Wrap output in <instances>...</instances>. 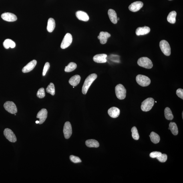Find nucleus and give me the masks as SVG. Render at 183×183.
<instances>
[{
  "label": "nucleus",
  "instance_id": "5",
  "mask_svg": "<svg viewBox=\"0 0 183 183\" xmlns=\"http://www.w3.org/2000/svg\"><path fill=\"white\" fill-rule=\"evenodd\" d=\"M136 80L138 85L144 87L148 86L151 82L150 79L148 77L142 75H137Z\"/></svg>",
  "mask_w": 183,
  "mask_h": 183
},
{
  "label": "nucleus",
  "instance_id": "4",
  "mask_svg": "<svg viewBox=\"0 0 183 183\" xmlns=\"http://www.w3.org/2000/svg\"><path fill=\"white\" fill-rule=\"evenodd\" d=\"M139 66L147 69H150L153 67V63L151 60L147 57H142L137 61Z\"/></svg>",
  "mask_w": 183,
  "mask_h": 183
},
{
  "label": "nucleus",
  "instance_id": "40",
  "mask_svg": "<svg viewBox=\"0 0 183 183\" xmlns=\"http://www.w3.org/2000/svg\"><path fill=\"white\" fill-rule=\"evenodd\" d=\"M183 113L182 112V118H183Z\"/></svg>",
  "mask_w": 183,
  "mask_h": 183
},
{
  "label": "nucleus",
  "instance_id": "41",
  "mask_svg": "<svg viewBox=\"0 0 183 183\" xmlns=\"http://www.w3.org/2000/svg\"><path fill=\"white\" fill-rule=\"evenodd\" d=\"M169 1H172V0H169Z\"/></svg>",
  "mask_w": 183,
  "mask_h": 183
},
{
  "label": "nucleus",
  "instance_id": "27",
  "mask_svg": "<svg viewBox=\"0 0 183 183\" xmlns=\"http://www.w3.org/2000/svg\"><path fill=\"white\" fill-rule=\"evenodd\" d=\"M169 130H170L173 134L177 135L178 134V131L177 126L175 123L171 122L169 125Z\"/></svg>",
  "mask_w": 183,
  "mask_h": 183
},
{
  "label": "nucleus",
  "instance_id": "42",
  "mask_svg": "<svg viewBox=\"0 0 183 183\" xmlns=\"http://www.w3.org/2000/svg\"><path fill=\"white\" fill-rule=\"evenodd\" d=\"M15 115H16V114H15Z\"/></svg>",
  "mask_w": 183,
  "mask_h": 183
},
{
  "label": "nucleus",
  "instance_id": "37",
  "mask_svg": "<svg viewBox=\"0 0 183 183\" xmlns=\"http://www.w3.org/2000/svg\"><path fill=\"white\" fill-rule=\"evenodd\" d=\"M176 93L178 96L183 99V89H177Z\"/></svg>",
  "mask_w": 183,
  "mask_h": 183
},
{
  "label": "nucleus",
  "instance_id": "34",
  "mask_svg": "<svg viewBox=\"0 0 183 183\" xmlns=\"http://www.w3.org/2000/svg\"><path fill=\"white\" fill-rule=\"evenodd\" d=\"M167 155L166 154H162L158 158H156L158 160L161 162H166L167 160Z\"/></svg>",
  "mask_w": 183,
  "mask_h": 183
},
{
  "label": "nucleus",
  "instance_id": "30",
  "mask_svg": "<svg viewBox=\"0 0 183 183\" xmlns=\"http://www.w3.org/2000/svg\"><path fill=\"white\" fill-rule=\"evenodd\" d=\"M47 93H50L51 95H54L55 94V87L54 84L52 83H50L46 89Z\"/></svg>",
  "mask_w": 183,
  "mask_h": 183
},
{
  "label": "nucleus",
  "instance_id": "7",
  "mask_svg": "<svg viewBox=\"0 0 183 183\" xmlns=\"http://www.w3.org/2000/svg\"><path fill=\"white\" fill-rule=\"evenodd\" d=\"M3 106L5 110L11 114H15L17 112L16 105L12 101H7L4 104Z\"/></svg>",
  "mask_w": 183,
  "mask_h": 183
},
{
  "label": "nucleus",
  "instance_id": "36",
  "mask_svg": "<svg viewBox=\"0 0 183 183\" xmlns=\"http://www.w3.org/2000/svg\"><path fill=\"white\" fill-rule=\"evenodd\" d=\"M50 67V65L49 63L47 62L45 63V66L44 67L43 72V76H45V75L47 71H48Z\"/></svg>",
  "mask_w": 183,
  "mask_h": 183
},
{
  "label": "nucleus",
  "instance_id": "6",
  "mask_svg": "<svg viewBox=\"0 0 183 183\" xmlns=\"http://www.w3.org/2000/svg\"><path fill=\"white\" fill-rule=\"evenodd\" d=\"M160 46L161 50L165 55L169 56L171 55V47L168 41L164 40L161 41L160 43Z\"/></svg>",
  "mask_w": 183,
  "mask_h": 183
},
{
  "label": "nucleus",
  "instance_id": "2",
  "mask_svg": "<svg viewBox=\"0 0 183 183\" xmlns=\"http://www.w3.org/2000/svg\"><path fill=\"white\" fill-rule=\"evenodd\" d=\"M155 103L154 99L148 98L143 101L141 106V108L144 112H148L152 109Z\"/></svg>",
  "mask_w": 183,
  "mask_h": 183
},
{
  "label": "nucleus",
  "instance_id": "32",
  "mask_svg": "<svg viewBox=\"0 0 183 183\" xmlns=\"http://www.w3.org/2000/svg\"><path fill=\"white\" fill-rule=\"evenodd\" d=\"M37 96L39 98H43L45 96V89L42 87L39 89L37 93Z\"/></svg>",
  "mask_w": 183,
  "mask_h": 183
},
{
  "label": "nucleus",
  "instance_id": "22",
  "mask_svg": "<svg viewBox=\"0 0 183 183\" xmlns=\"http://www.w3.org/2000/svg\"><path fill=\"white\" fill-rule=\"evenodd\" d=\"M55 22L54 19L52 18H50L47 22V31L49 32H52L55 27Z\"/></svg>",
  "mask_w": 183,
  "mask_h": 183
},
{
  "label": "nucleus",
  "instance_id": "25",
  "mask_svg": "<svg viewBox=\"0 0 183 183\" xmlns=\"http://www.w3.org/2000/svg\"><path fill=\"white\" fill-rule=\"evenodd\" d=\"M177 13L176 11H172L170 12L167 17V21L169 23L174 24L176 21V17Z\"/></svg>",
  "mask_w": 183,
  "mask_h": 183
},
{
  "label": "nucleus",
  "instance_id": "23",
  "mask_svg": "<svg viewBox=\"0 0 183 183\" xmlns=\"http://www.w3.org/2000/svg\"><path fill=\"white\" fill-rule=\"evenodd\" d=\"M3 47L6 49H8L9 47L14 48L16 46V44L11 39H6L3 43Z\"/></svg>",
  "mask_w": 183,
  "mask_h": 183
},
{
  "label": "nucleus",
  "instance_id": "17",
  "mask_svg": "<svg viewBox=\"0 0 183 183\" xmlns=\"http://www.w3.org/2000/svg\"><path fill=\"white\" fill-rule=\"evenodd\" d=\"M76 15L79 20L84 21H87L89 20V16L85 12L81 11H77L76 13Z\"/></svg>",
  "mask_w": 183,
  "mask_h": 183
},
{
  "label": "nucleus",
  "instance_id": "35",
  "mask_svg": "<svg viewBox=\"0 0 183 183\" xmlns=\"http://www.w3.org/2000/svg\"><path fill=\"white\" fill-rule=\"evenodd\" d=\"M162 154V153L155 151V152L151 153L150 154V156L152 158H156L160 156Z\"/></svg>",
  "mask_w": 183,
  "mask_h": 183
},
{
  "label": "nucleus",
  "instance_id": "33",
  "mask_svg": "<svg viewBox=\"0 0 183 183\" xmlns=\"http://www.w3.org/2000/svg\"><path fill=\"white\" fill-rule=\"evenodd\" d=\"M69 159L71 162L74 163H78L81 162V161L80 158L74 155H71L69 157Z\"/></svg>",
  "mask_w": 183,
  "mask_h": 183
},
{
  "label": "nucleus",
  "instance_id": "38",
  "mask_svg": "<svg viewBox=\"0 0 183 183\" xmlns=\"http://www.w3.org/2000/svg\"><path fill=\"white\" fill-rule=\"evenodd\" d=\"M39 121H36V124H39Z\"/></svg>",
  "mask_w": 183,
  "mask_h": 183
},
{
  "label": "nucleus",
  "instance_id": "26",
  "mask_svg": "<svg viewBox=\"0 0 183 183\" xmlns=\"http://www.w3.org/2000/svg\"><path fill=\"white\" fill-rule=\"evenodd\" d=\"M149 137H150L151 142L155 144H158L160 142V136L154 132H151L150 135H149Z\"/></svg>",
  "mask_w": 183,
  "mask_h": 183
},
{
  "label": "nucleus",
  "instance_id": "10",
  "mask_svg": "<svg viewBox=\"0 0 183 183\" xmlns=\"http://www.w3.org/2000/svg\"><path fill=\"white\" fill-rule=\"evenodd\" d=\"M63 132L65 138L66 139L70 138L72 134V128L71 123L69 121L65 122L63 127Z\"/></svg>",
  "mask_w": 183,
  "mask_h": 183
},
{
  "label": "nucleus",
  "instance_id": "28",
  "mask_svg": "<svg viewBox=\"0 0 183 183\" xmlns=\"http://www.w3.org/2000/svg\"><path fill=\"white\" fill-rule=\"evenodd\" d=\"M164 115L166 118L168 120H172L174 118L173 115L171 110L169 108L166 107L164 110Z\"/></svg>",
  "mask_w": 183,
  "mask_h": 183
},
{
  "label": "nucleus",
  "instance_id": "14",
  "mask_svg": "<svg viewBox=\"0 0 183 183\" xmlns=\"http://www.w3.org/2000/svg\"><path fill=\"white\" fill-rule=\"evenodd\" d=\"M37 63V61L35 60L31 61L23 67L22 72L23 73H27L32 71L36 65Z\"/></svg>",
  "mask_w": 183,
  "mask_h": 183
},
{
  "label": "nucleus",
  "instance_id": "18",
  "mask_svg": "<svg viewBox=\"0 0 183 183\" xmlns=\"http://www.w3.org/2000/svg\"><path fill=\"white\" fill-rule=\"evenodd\" d=\"M108 113L111 117L113 118H116L120 115V110L116 107H112L109 109Z\"/></svg>",
  "mask_w": 183,
  "mask_h": 183
},
{
  "label": "nucleus",
  "instance_id": "29",
  "mask_svg": "<svg viewBox=\"0 0 183 183\" xmlns=\"http://www.w3.org/2000/svg\"><path fill=\"white\" fill-rule=\"evenodd\" d=\"M77 67L76 63H74L71 62L69 63L67 66L65 67V72H72Z\"/></svg>",
  "mask_w": 183,
  "mask_h": 183
},
{
  "label": "nucleus",
  "instance_id": "24",
  "mask_svg": "<svg viewBox=\"0 0 183 183\" xmlns=\"http://www.w3.org/2000/svg\"><path fill=\"white\" fill-rule=\"evenodd\" d=\"M85 144L89 148H98L99 146V143L94 140H87L85 142Z\"/></svg>",
  "mask_w": 183,
  "mask_h": 183
},
{
  "label": "nucleus",
  "instance_id": "3",
  "mask_svg": "<svg viewBox=\"0 0 183 183\" xmlns=\"http://www.w3.org/2000/svg\"><path fill=\"white\" fill-rule=\"evenodd\" d=\"M115 91L117 98L122 100L126 98L127 91L124 85L121 84L117 85L115 87Z\"/></svg>",
  "mask_w": 183,
  "mask_h": 183
},
{
  "label": "nucleus",
  "instance_id": "39",
  "mask_svg": "<svg viewBox=\"0 0 183 183\" xmlns=\"http://www.w3.org/2000/svg\"><path fill=\"white\" fill-rule=\"evenodd\" d=\"M119 18H117V21H119Z\"/></svg>",
  "mask_w": 183,
  "mask_h": 183
},
{
  "label": "nucleus",
  "instance_id": "21",
  "mask_svg": "<svg viewBox=\"0 0 183 183\" xmlns=\"http://www.w3.org/2000/svg\"><path fill=\"white\" fill-rule=\"evenodd\" d=\"M81 77L79 75H76L71 77L69 80V83L73 87H75L78 85L80 82Z\"/></svg>",
  "mask_w": 183,
  "mask_h": 183
},
{
  "label": "nucleus",
  "instance_id": "11",
  "mask_svg": "<svg viewBox=\"0 0 183 183\" xmlns=\"http://www.w3.org/2000/svg\"><path fill=\"white\" fill-rule=\"evenodd\" d=\"M47 116V109H43L37 113L36 117L39 119V124H43L46 119Z\"/></svg>",
  "mask_w": 183,
  "mask_h": 183
},
{
  "label": "nucleus",
  "instance_id": "1",
  "mask_svg": "<svg viewBox=\"0 0 183 183\" xmlns=\"http://www.w3.org/2000/svg\"><path fill=\"white\" fill-rule=\"evenodd\" d=\"M96 74H92L87 77L82 87V92L83 94H86L89 87L94 80L97 78Z\"/></svg>",
  "mask_w": 183,
  "mask_h": 183
},
{
  "label": "nucleus",
  "instance_id": "15",
  "mask_svg": "<svg viewBox=\"0 0 183 183\" xmlns=\"http://www.w3.org/2000/svg\"><path fill=\"white\" fill-rule=\"evenodd\" d=\"M111 35L107 32H101L99 33V35L97 37L98 39L100 40V43L102 44H105L107 42V41L109 38L110 37Z\"/></svg>",
  "mask_w": 183,
  "mask_h": 183
},
{
  "label": "nucleus",
  "instance_id": "12",
  "mask_svg": "<svg viewBox=\"0 0 183 183\" xmlns=\"http://www.w3.org/2000/svg\"><path fill=\"white\" fill-rule=\"evenodd\" d=\"M144 6L142 1H137L131 3L129 7V10L133 12H136L140 10Z\"/></svg>",
  "mask_w": 183,
  "mask_h": 183
},
{
  "label": "nucleus",
  "instance_id": "9",
  "mask_svg": "<svg viewBox=\"0 0 183 183\" xmlns=\"http://www.w3.org/2000/svg\"><path fill=\"white\" fill-rule=\"evenodd\" d=\"M3 134L6 138L10 142H17V137L11 129L9 128L5 129L4 131Z\"/></svg>",
  "mask_w": 183,
  "mask_h": 183
},
{
  "label": "nucleus",
  "instance_id": "19",
  "mask_svg": "<svg viewBox=\"0 0 183 183\" xmlns=\"http://www.w3.org/2000/svg\"><path fill=\"white\" fill-rule=\"evenodd\" d=\"M150 31V28L145 26L144 27H138L136 30V34L137 35H145L148 34Z\"/></svg>",
  "mask_w": 183,
  "mask_h": 183
},
{
  "label": "nucleus",
  "instance_id": "20",
  "mask_svg": "<svg viewBox=\"0 0 183 183\" xmlns=\"http://www.w3.org/2000/svg\"><path fill=\"white\" fill-rule=\"evenodd\" d=\"M108 14L111 21L114 24H116L118 21H117V15L116 12L114 10L109 9Z\"/></svg>",
  "mask_w": 183,
  "mask_h": 183
},
{
  "label": "nucleus",
  "instance_id": "16",
  "mask_svg": "<svg viewBox=\"0 0 183 183\" xmlns=\"http://www.w3.org/2000/svg\"><path fill=\"white\" fill-rule=\"evenodd\" d=\"M107 55L105 54H98L94 56L93 57V59L95 62L98 63H104L107 62Z\"/></svg>",
  "mask_w": 183,
  "mask_h": 183
},
{
  "label": "nucleus",
  "instance_id": "31",
  "mask_svg": "<svg viewBox=\"0 0 183 183\" xmlns=\"http://www.w3.org/2000/svg\"><path fill=\"white\" fill-rule=\"evenodd\" d=\"M131 132L132 133V136L133 138L135 140H138L140 138V136H139L138 130L136 127H133L131 129Z\"/></svg>",
  "mask_w": 183,
  "mask_h": 183
},
{
  "label": "nucleus",
  "instance_id": "13",
  "mask_svg": "<svg viewBox=\"0 0 183 183\" xmlns=\"http://www.w3.org/2000/svg\"><path fill=\"white\" fill-rule=\"evenodd\" d=\"M1 17L3 20L8 22L15 21L17 20L16 15L9 12L3 13L1 15Z\"/></svg>",
  "mask_w": 183,
  "mask_h": 183
},
{
  "label": "nucleus",
  "instance_id": "8",
  "mask_svg": "<svg viewBox=\"0 0 183 183\" xmlns=\"http://www.w3.org/2000/svg\"><path fill=\"white\" fill-rule=\"evenodd\" d=\"M72 41V35L70 33H67L61 43V48L65 49L67 48L71 45Z\"/></svg>",
  "mask_w": 183,
  "mask_h": 183
}]
</instances>
